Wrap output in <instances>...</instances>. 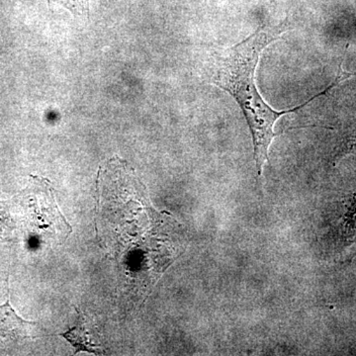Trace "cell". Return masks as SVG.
I'll return each instance as SVG.
<instances>
[{
  "label": "cell",
  "mask_w": 356,
  "mask_h": 356,
  "mask_svg": "<svg viewBox=\"0 0 356 356\" xmlns=\"http://www.w3.org/2000/svg\"><path fill=\"white\" fill-rule=\"evenodd\" d=\"M13 229V220L6 204L0 202V238H6Z\"/></svg>",
  "instance_id": "52a82bcc"
},
{
  "label": "cell",
  "mask_w": 356,
  "mask_h": 356,
  "mask_svg": "<svg viewBox=\"0 0 356 356\" xmlns=\"http://www.w3.org/2000/svg\"><path fill=\"white\" fill-rule=\"evenodd\" d=\"M341 209L334 233L339 243L348 247L356 242V185L343 201Z\"/></svg>",
  "instance_id": "3957f363"
},
{
  "label": "cell",
  "mask_w": 356,
  "mask_h": 356,
  "mask_svg": "<svg viewBox=\"0 0 356 356\" xmlns=\"http://www.w3.org/2000/svg\"><path fill=\"white\" fill-rule=\"evenodd\" d=\"M63 337L67 339L72 344V346H74L76 353L83 350L95 353V355H102V350L97 348L99 344L93 343L92 332L89 330L88 323L86 322L81 312H79V323L76 327L65 332Z\"/></svg>",
  "instance_id": "5b68a950"
},
{
  "label": "cell",
  "mask_w": 356,
  "mask_h": 356,
  "mask_svg": "<svg viewBox=\"0 0 356 356\" xmlns=\"http://www.w3.org/2000/svg\"><path fill=\"white\" fill-rule=\"evenodd\" d=\"M65 6L74 13H81L88 10V0H62Z\"/></svg>",
  "instance_id": "ba28073f"
},
{
  "label": "cell",
  "mask_w": 356,
  "mask_h": 356,
  "mask_svg": "<svg viewBox=\"0 0 356 356\" xmlns=\"http://www.w3.org/2000/svg\"><path fill=\"white\" fill-rule=\"evenodd\" d=\"M33 325L35 323L27 322L16 315L11 308L9 299L4 305L0 306V343L27 337L28 327Z\"/></svg>",
  "instance_id": "277c9868"
},
{
  "label": "cell",
  "mask_w": 356,
  "mask_h": 356,
  "mask_svg": "<svg viewBox=\"0 0 356 356\" xmlns=\"http://www.w3.org/2000/svg\"><path fill=\"white\" fill-rule=\"evenodd\" d=\"M284 26L259 27L247 39L215 55L211 65L210 79L213 84L235 98L245 117L254 144L257 175L262 177L264 168L269 159V149L277 134L274 126L280 117L303 108L316 98L325 95L339 86L350 74L339 72L337 79L324 90L306 102L289 110L273 109L264 102L255 83V70L259 57L267 46L280 38Z\"/></svg>",
  "instance_id": "6da1fadb"
},
{
  "label": "cell",
  "mask_w": 356,
  "mask_h": 356,
  "mask_svg": "<svg viewBox=\"0 0 356 356\" xmlns=\"http://www.w3.org/2000/svg\"><path fill=\"white\" fill-rule=\"evenodd\" d=\"M21 197L37 240L64 243L72 229L58 209L51 182L44 178L32 177Z\"/></svg>",
  "instance_id": "7a4b0ae2"
},
{
  "label": "cell",
  "mask_w": 356,
  "mask_h": 356,
  "mask_svg": "<svg viewBox=\"0 0 356 356\" xmlns=\"http://www.w3.org/2000/svg\"><path fill=\"white\" fill-rule=\"evenodd\" d=\"M356 153V126L351 129L350 132L346 134L343 140L337 145L336 151H334L332 161H339V159L350 154Z\"/></svg>",
  "instance_id": "8992f818"
}]
</instances>
